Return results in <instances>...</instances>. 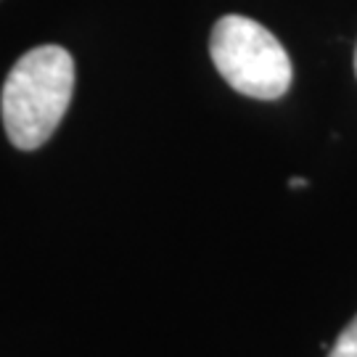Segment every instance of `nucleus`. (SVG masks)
<instances>
[{"label": "nucleus", "mask_w": 357, "mask_h": 357, "mask_svg": "<svg viewBox=\"0 0 357 357\" xmlns=\"http://www.w3.org/2000/svg\"><path fill=\"white\" fill-rule=\"evenodd\" d=\"M355 75H357V48H355Z\"/></svg>", "instance_id": "nucleus-5"}, {"label": "nucleus", "mask_w": 357, "mask_h": 357, "mask_svg": "<svg viewBox=\"0 0 357 357\" xmlns=\"http://www.w3.org/2000/svg\"><path fill=\"white\" fill-rule=\"evenodd\" d=\"M328 357H357V315L344 331L339 333V339L333 342V349Z\"/></svg>", "instance_id": "nucleus-3"}, {"label": "nucleus", "mask_w": 357, "mask_h": 357, "mask_svg": "<svg viewBox=\"0 0 357 357\" xmlns=\"http://www.w3.org/2000/svg\"><path fill=\"white\" fill-rule=\"evenodd\" d=\"M209 53L220 77L241 96L275 101L291 88L294 66L281 40L238 13L222 16L212 29Z\"/></svg>", "instance_id": "nucleus-2"}, {"label": "nucleus", "mask_w": 357, "mask_h": 357, "mask_svg": "<svg viewBox=\"0 0 357 357\" xmlns=\"http://www.w3.org/2000/svg\"><path fill=\"white\" fill-rule=\"evenodd\" d=\"M75 93V61L61 45H40L24 53L6 77L0 112L8 141L32 151L61 125Z\"/></svg>", "instance_id": "nucleus-1"}, {"label": "nucleus", "mask_w": 357, "mask_h": 357, "mask_svg": "<svg viewBox=\"0 0 357 357\" xmlns=\"http://www.w3.org/2000/svg\"><path fill=\"white\" fill-rule=\"evenodd\" d=\"M289 185H291V188H305L307 180L305 178H294V180H289Z\"/></svg>", "instance_id": "nucleus-4"}]
</instances>
